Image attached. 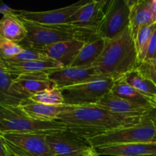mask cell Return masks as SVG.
<instances>
[{"label": "cell", "mask_w": 156, "mask_h": 156, "mask_svg": "<svg viewBox=\"0 0 156 156\" xmlns=\"http://www.w3.org/2000/svg\"><path fill=\"white\" fill-rule=\"evenodd\" d=\"M56 120L85 139L141 121L116 115L95 105L69 106L58 116Z\"/></svg>", "instance_id": "6da1fadb"}, {"label": "cell", "mask_w": 156, "mask_h": 156, "mask_svg": "<svg viewBox=\"0 0 156 156\" xmlns=\"http://www.w3.org/2000/svg\"><path fill=\"white\" fill-rule=\"evenodd\" d=\"M139 65L135 39L128 27L116 38L105 41V48L92 66L102 76L115 82Z\"/></svg>", "instance_id": "7a4b0ae2"}, {"label": "cell", "mask_w": 156, "mask_h": 156, "mask_svg": "<svg viewBox=\"0 0 156 156\" xmlns=\"http://www.w3.org/2000/svg\"><path fill=\"white\" fill-rule=\"evenodd\" d=\"M27 28V37L20 45L25 49L42 51L45 47L60 41L79 40L87 42L97 37L96 30L71 24L45 25L22 20Z\"/></svg>", "instance_id": "3957f363"}, {"label": "cell", "mask_w": 156, "mask_h": 156, "mask_svg": "<svg viewBox=\"0 0 156 156\" xmlns=\"http://www.w3.org/2000/svg\"><path fill=\"white\" fill-rule=\"evenodd\" d=\"M67 129L66 125L57 120L44 121L31 118L19 107L0 105V133L50 134Z\"/></svg>", "instance_id": "277c9868"}, {"label": "cell", "mask_w": 156, "mask_h": 156, "mask_svg": "<svg viewBox=\"0 0 156 156\" xmlns=\"http://www.w3.org/2000/svg\"><path fill=\"white\" fill-rule=\"evenodd\" d=\"M155 114L156 109L137 124L113 129L101 135L88 137L86 140L94 149L113 145L152 142L155 132L153 122Z\"/></svg>", "instance_id": "5b68a950"}, {"label": "cell", "mask_w": 156, "mask_h": 156, "mask_svg": "<svg viewBox=\"0 0 156 156\" xmlns=\"http://www.w3.org/2000/svg\"><path fill=\"white\" fill-rule=\"evenodd\" d=\"M129 26L128 0H111L96 29V35L105 41H110L121 34Z\"/></svg>", "instance_id": "8992f818"}, {"label": "cell", "mask_w": 156, "mask_h": 156, "mask_svg": "<svg viewBox=\"0 0 156 156\" xmlns=\"http://www.w3.org/2000/svg\"><path fill=\"white\" fill-rule=\"evenodd\" d=\"M114 84L112 79L105 78L62 88L64 103L70 106L97 105L104 95L111 91Z\"/></svg>", "instance_id": "52a82bcc"}, {"label": "cell", "mask_w": 156, "mask_h": 156, "mask_svg": "<svg viewBox=\"0 0 156 156\" xmlns=\"http://www.w3.org/2000/svg\"><path fill=\"white\" fill-rule=\"evenodd\" d=\"M45 134L6 133L0 140L12 153L18 156H53Z\"/></svg>", "instance_id": "ba28073f"}, {"label": "cell", "mask_w": 156, "mask_h": 156, "mask_svg": "<svg viewBox=\"0 0 156 156\" xmlns=\"http://www.w3.org/2000/svg\"><path fill=\"white\" fill-rule=\"evenodd\" d=\"M53 156H85L94 147L84 137L69 129L47 136Z\"/></svg>", "instance_id": "9c48e42d"}, {"label": "cell", "mask_w": 156, "mask_h": 156, "mask_svg": "<svg viewBox=\"0 0 156 156\" xmlns=\"http://www.w3.org/2000/svg\"><path fill=\"white\" fill-rule=\"evenodd\" d=\"M87 2L88 0H81L66 7L44 12L19 10L18 16L21 20L45 25L69 24L72 17Z\"/></svg>", "instance_id": "30bf717a"}, {"label": "cell", "mask_w": 156, "mask_h": 156, "mask_svg": "<svg viewBox=\"0 0 156 156\" xmlns=\"http://www.w3.org/2000/svg\"><path fill=\"white\" fill-rule=\"evenodd\" d=\"M47 76L60 89L106 78L93 66L62 67L52 72Z\"/></svg>", "instance_id": "8fae6325"}, {"label": "cell", "mask_w": 156, "mask_h": 156, "mask_svg": "<svg viewBox=\"0 0 156 156\" xmlns=\"http://www.w3.org/2000/svg\"><path fill=\"white\" fill-rule=\"evenodd\" d=\"M95 105L116 115L140 121L155 110L131 103L111 91L104 95Z\"/></svg>", "instance_id": "7c38bea8"}, {"label": "cell", "mask_w": 156, "mask_h": 156, "mask_svg": "<svg viewBox=\"0 0 156 156\" xmlns=\"http://www.w3.org/2000/svg\"><path fill=\"white\" fill-rule=\"evenodd\" d=\"M0 66L14 77L25 75H48L62 68L60 64L51 59L28 62H13L0 59Z\"/></svg>", "instance_id": "4fadbf2b"}, {"label": "cell", "mask_w": 156, "mask_h": 156, "mask_svg": "<svg viewBox=\"0 0 156 156\" xmlns=\"http://www.w3.org/2000/svg\"><path fill=\"white\" fill-rule=\"evenodd\" d=\"M108 1L89 0L71 18L69 24L96 30L105 14Z\"/></svg>", "instance_id": "5bb4252c"}, {"label": "cell", "mask_w": 156, "mask_h": 156, "mask_svg": "<svg viewBox=\"0 0 156 156\" xmlns=\"http://www.w3.org/2000/svg\"><path fill=\"white\" fill-rule=\"evenodd\" d=\"M12 87L15 92L29 99L41 91L56 86L47 75H25L14 78Z\"/></svg>", "instance_id": "9a60e30c"}, {"label": "cell", "mask_w": 156, "mask_h": 156, "mask_svg": "<svg viewBox=\"0 0 156 156\" xmlns=\"http://www.w3.org/2000/svg\"><path fill=\"white\" fill-rule=\"evenodd\" d=\"M85 43V41L79 40L60 41L45 47L42 51L62 67H68L71 65Z\"/></svg>", "instance_id": "2e32d148"}, {"label": "cell", "mask_w": 156, "mask_h": 156, "mask_svg": "<svg viewBox=\"0 0 156 156\" xmlns=\"http://www.w3.org/2000/svg\"><path fill=\"white\" fill-rule=\"evenodd\" d=\"M128 4L129 6V27L135 39L140 28L155 24L156 17L152 12L150 0H128Z\"/></svg>", "instance_id": "e0dca14e"}, {"label": "cell", "mask_w": 156, "mask_h": 156, "mask_svg": "<svg viewBox=\"0 0 156 156\" xmlns=\"http://www.w3.org/2000/svg\"><path fill=\"white\" fill-rule=\"evenodd\" d=\"M98 155L146 156L156 154V143H135L95 148Z\"/></svg>", "instance_id": "ac0fdd59"}, {"label": "cell", "mask_w": 156, "mask_h": 156, "mask_svg": "<svg viewBox=\"0 0 156 156\" xmlns=\"http://www.w3.org/2000/svg\"><path fill=\"white\" fill-rule=\"evenodd\" d=\"M70 105H49L34 101L31 99L23 101L19 107L21 111L31 118L44 121L56 120L58 116Z\"/></svg>", "instance_id": "d6986e66"}, {"label": "cell", "mask_w": 156, "mask_h": 156, "mask_svg": "<svg viewBox=\"0 0 156 156\" xmlns=\"http://www.w3.org/2000/svg\"><path fill=\"white\" fill-rule=\"evenodd\" d=\"M18 12L2 15L0 21V37L20 44L27 37V31L23 21L18 16Z\"/></svg>", "instance_id": "ffe728a7"}, {"label": "cell", "mask_w": 156, "mask_h": 156, "mask_svg": "<svg viewBox=\"0 0 156 156\" xmlns=\"http://www.w3.org/2000/svg\"><path fill=\"white\" fill-rule=\"evenodd\" d=\"M105 46V41L97 37L85 43L73 61L71 67H91L98 60Z\"/></svg>", "instance_id": "44dd1931"}, {"label": "cell", "mask_w": 156, "mask_h": 156, "mask_svg": "<svg viewBox=\"0 0 156 156\" xmlns=\"http://www.w3.org/2000/svg\"><path fill=\"white\" fill-rule=\"evenodd\" d=\"M111 92L131 103L152 109L156 108L155 101L142 94L129 84L125 82L123 79H120L114 82Z\"/></svg>", "instance_id": "7402d4cb"}, {"label": "cell", "mask_w": 156, "mask_h": 156, "mask_svg": "<svg viewBox=\"0 0 156 156\" xmlns=\"http://www.w3.org/2000/svg\"><path fill=\"white\" fill-rule=\"evenodd\" d=\"M14 76L0 66V105L18 107L25 100L24 97L14 91L12 87Z\"/></svg>", "instance_id": "603a6c76"}, {"label": "cell", "mask_w": 156, "mask_h": 156, "mask_svg": "<svg viewBox=\"0 0 156 156\" xmlns=\"http://www.w3.org/2000/svg\"><path fill=\"white\" fill-rule=\"evenodd\" d=\"M123 79L142 94L154 101L156 100V85L138 69L126 73Z\"/></svg>", "instance_id": "cb8c5ba5"}, {"label": "cell", "mask_w": 156, "mask_h": 156, "mask_svg": "<svg viewBox=\"0 0 156 156\" xmlns=\"http://www.w3.org/2000/svg\"><path fill=\"white\" fill-rule=\"evenodd\" d=\"M155 29L156 23L149 26H145V27L140 28L136 37L135 42L140 64L146 60L148 46H149V41H150L152 35L153 34Z\"/></svg>", "instance_id": "d4e9b609"}, {"label": "cell", "mask_w": 156, "mask_h": 156, "mask_svg": "<svg viewBox=\"0 0 156 156\" xmlns=\"http://www.w3.org/2000/svg\"><path fill=\"white\" fill-rule=\"evenodd\" d=\"M30 99L38 103L49 105H64V98L60 88L54 87L50 89L44 90L32 96Z\"/></svg>", "instance_id": "484cf974"}, {"label": "cell", "mask_w": 156, "mask_h": 156, "mask_svg": "<svg viewBox=\"0 0 156 156\" xmlns=\"http://www.w3.org/2000/svg\"><path fill=\"white\" fill-rule=\"evenodd\" d=\"M49 59L50 58H49L47 55L41 50L23 48V50L19 54L16 55L12 59H5V60L13 61V62H28V61L47 60Z\"/></svg>", "instance_id": "4316f807"}, {"label": "cell", "mask_w": 156, "mask_h": 156, "mask_svg": "<svg viewBox=\"0 0 156 156\" xmlns=\"http://www.w3.org/2000/svg\"><path fill=\"white\" fill-rule=\"evenodd\" d=\"M23 47L18 43L9 41L0 37V59H9L19 54Z\"/></svg>", "instance_id": "83f0119b"}, {"label": "cell", "mask_w": 156, "mask_h": 156, "mask_svg": "<svg viewBox=\"0 0 156 156\" xmlns=\"http://www.w3.org/2000/svg\"><path fill=\"white\" fill-rule=\"evenodd\" d=\"M139 70L145 76L150 79L156 85V67L148 62H143L140 63L138 66Z\"/></svg>", "instance_id": "f1b7e54d"}, {"label": "cell", "mask_w": 156, "mask_h": 156, "mask_svg": "<svg viewBox=\"0 0 156 156\" xmlns=\"http://www.w3.org/2000/svg\"><path fill=\"white\" fill-rule=\"evenodd\" d=\"M156 54V29L154 31L153 34L152 35L150 41H149V46H148L147 53H146V60H150V59H153L155 58ZM144 61V62H145Z\"/></svg>", "instance_id": "f546056e"}, {"label": "cell", "mask_w": 156, "mask_h": 156, "mask_svg": "<svg viewBox=\"0 0 156 156\" xmlns=\"http://www.w3.org/2000/svg\"><path fill=\"white\" fill-rule=\"evenodd\" d=\"M0 12L2 14V15H8V14H13V13H17L18 11L14 10L12 8H10L9 6L6 5L5 4H2L1 6H0Z\"/></svg>", "instance_id": "4dcf8cb0"}, {"label": "cell", "mask_w": 156, "mask_h": 156, "mask_svg": "<svg viewBox=\"0 0 156 156\" xmlns=\"http://www.w3.org/2000/svg\"><path fill=\"white\" fill-rule=\"evenodd\" d=\"M0 156H9V150L2 140H0Z\"/></svg>", "instance_id": "1f68e13d"}, {"label": "cell", "mask_w": 156, "mask_h": 156, "mask_svg": "<svg viewBox=\"0 0 156 156\" xmlns=\"http://www.w3.org/2000/svg\"><path fill=\"white\" fill-rule=\"evenodd\" d=\"M85 156H99L98 154L97 153V152H96L95 149L94 148H93L92 149H91V151H90L89 152H88V154H87Z\"/></svg>", "instance_id": "d6a6232c"}, {"label": "cell", "mask_w": 156, "mask_h": 156, "mask_svg": "<svg viewBox=\"0 0 156 156\" xmlns=\"http://www.w3.org/2000/svg\"><path fill=\"white\" fill-rule=\"evenodd\" d=\"M153 122H154V125H155V136H154V138H153V140H152V142H153V143H156V114L154 115V117H153Z\"/></svg>", "instance_id": "836d02e7"}, {"label": "cell", "mask_w": 156, "mask_h": 156, "mask_svg": "<svg viewBox=\"0 0 156 156\" xmlns=\"http://www.w3.org/2000/svg\"><path fill=\"white\" fill-rule=\"evenodd\" d=\"M145 62H148L149 63L152 64V66L156 67V59H150V60H147V61H145Z\"/></svg>", "instance_id": "e575fe53"}, {"label": "cell", "mask_w": 156, "mask_h": 156, "mask_svg": "<svg viewBox=\"0 0 156 156\" xmlns=\"http://www.w3.org/2000/svg\"><path fill=\"white\" fill-rule=\"evenodd\" d=\"M9 156H18V155H15V154L12 153V152H10V151H9Z\"/></svg>", "instance_id": "d590c367"}, {"label": "cell", "mask_w": 156, "mask_h": 156, "mask_svg": "<svg viewBox=\"0 0 156 156\" xmlns=\"http://www.w3.org/2000/svg\"><path fill=\"white\" fill-rule=\"evenodd\" d=\"M146 156H156V154H153V155H146Z\"/></svg>", "instance_id": "8d00e7d4"}, {"label": "cell", "mask_w": 156, "mask_h": 156, "mask_svg": "<svg viewBox=\"0 0 156 156\" xmlns=\"http://www.w3.org/2000/svg\"><path fill=\"white\" fill-rule=\"evenodd\" d=\"M155 59H156V54H155Z\"/></svg>", "instance_id": "74e56055"}, {"label": "cell", "mask_w": 156, "mask_h": 156, "mask_svg": "<svg viewBox=\"0 0 156 156\" xmlns=\"http://www.w3.org/2000/svg\"><path fill=\"white\" fill-rule=\"evenodd\" d=\"M155 101H156V100H155Z\"/></svg>", "instance_id": "f35d334b"}]
</instances>
